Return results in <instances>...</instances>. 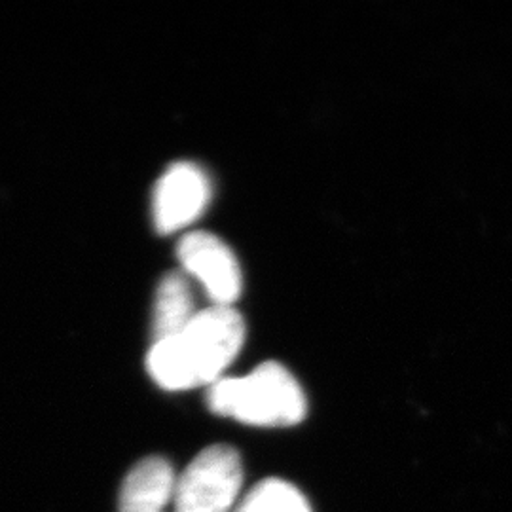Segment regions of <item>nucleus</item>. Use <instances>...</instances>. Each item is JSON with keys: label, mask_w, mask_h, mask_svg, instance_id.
Instances as JSON below:
<instances>
[{"label": "nucleus", "mask_w": 512, "mask_h": 512, "mask_svg": "<svg viewBox=\"0 0 512 512\" xmlns=\"http://www.w3.org/2000/svg\"><path fill=\"white\" fill-rule=\"evenodd\" d=\"M196 313L198 310L188 279L181 272H169L160 281L156 291L152 344L181 334L192 323Z\"/></svg>", "instance_id": "0eeeda50"}, {"label": "nucleus", "mask_w": 512, "mask_h": 512, "mask_svg": "<svg viewBox=\"0 0 512 512\" xmlns=\"http://www.w3.org/2000/svg\"><path fill=\"white\" fill-rule=\"evenodd\" d=\"M173 467L162 458L137 463L124 480L120 512H164L175 495Z\"/></svg>", "instance_id": "423d86ee"}, {"label": "nucleus", "mask_w": 512, "mask_h": 512, "mask_svg": "<svg viewBox=\"0 0 512 512\" xmlns=\"http://www.w3.org/2000/svg\"><path fill=\"white\" fill-rule=\"evenodd\" d=\"M243 340L245 323L238 311L211 306L198 311L181 334L152 344L148 372L156 384L169 391L213 385L238 357Z\"/></svg>", "instance_id": "f257e3e1"}, {"label": "nucleus", "mask_w": 512, "mask_h": 512, "mask_svg": "<svg viewBox=\"0 0 512 512\" xmlns=\"http://www.w3.org/2000/svg\"><path fill=\"white\" fill-rule=\"evenodd\" d=\"M184 270L194 275L213 300V306L232 308L241 296L238 258L222 239L207 232L186 234L177 247Z\"/></svg>", "instance_id": "20e7f679"}, {"label": "nucleus", "mask_w": 512, "mask_h": 512, "mask_svg": "<svg viewBox=\"0 0 512 512\" xmlns=\"http://www.w3.org/2000/svg\"><path fill=\"white\" fill-rule=\"evenodd\" d=\"M241 484L238 452L224 444L205 448L175 484V512H230Z\"/></svg>", "instance_id": "7ed1b4c3"}, {"label": "nucleus", "mask_w": 512, "mask_h": 512, "mask_svg": "<svg viewBox=\"0 0 512 512\" xmlns=\"http://www.w3.org/2000/svg\"><path fill=\"white\" fill-rule=\"evenodd\" d=\"M211 412L258 427H289L308 414L304 389L279 363H262L241 378H220L209 385Z\"/></svg>", "instance_id": "f03ea898"}, {"label": "nucleus", "mask_w": 512, "mask_h": 512, "mask_svg": "<svg viewBox=\"0 0 512 512\" xmlns=\"http://www.w3.org/2000/svg\"><path fill=\"white\" fill-rule=\"evenodd\" d=\"M234 512H311V507L293 484L268 478L256 484Z\"/></svg>", "instance_id": "6e6552de"}, {"label": "nucleus", "mask_w": 512, "mask_h": 512, "mask_svg": "<svg viewBox=\"0 0 512 512\" xmlns=\"http://www.w3.org/2000/svg\"><path fill=\"white\" fill-rule=\"evenodd\" d=\"M211 200V183L202 167L171 165L154 188L152 217L160 234H173L200 219Z\"/></svg>", "instance_id": "39448f33"}]
</instances>
